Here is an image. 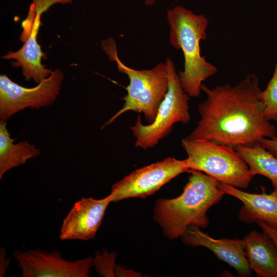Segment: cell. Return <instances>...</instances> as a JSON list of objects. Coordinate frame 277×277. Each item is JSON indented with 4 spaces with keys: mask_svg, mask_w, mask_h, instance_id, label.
I'll return each mask as SVG.
<instances>
[{
    "mask_svg": "<svg viewBox=\"0 0 277 277\" xmlns=\"http://www.w3.org/2000/svg\"><path fill=\"white\" fill-rule=\"evenodd\" d=\"M64 73L56 68L37 86L26 88L13 82L6 74L0 75V120L29 108L38 109L53 104L60 93Z\"/></svg>",
    "mask_w": 277,
    "mask_h": 277,
    "instance_id": "obj_7",
    "label": "cell"
},
{
    "mask_svg": "<svg viewBox=\"0 0 277 277\" xmlns=\"http://www.w3.org/2000/svg\"><path fill=\"white\" fill-rule=\"evenodd\" d=\"M111 201L108 196L100 200L82 197L76 202L63 219L61 240L94 239Z\"/></svg>",
    "mask_w": 277,
    "mask_h": 277,
    "instance_id": "obj_10",
    "label": "cell"
},
{
    "mask_svg": "<svg viewBox=\"0 0 277 277\" xmlns=\"http://www.w3.org/2000/svg\"><path fill=\"white\" fill-rule=\"evenodd\" d=\"M168 77V89L158 109L154 121L144 125L138 115L130 127L135 138V146L143 149L153 147L167 136L176 123L183 124L190 120L189 96L183 89L175 65L169 58L166 61Z\"/></svg>",
    "mask_w": 277,
    "mask_h": 277,
    "instance_id": "obj_6",
    "label": "cell"
},
{
    "mask_svg": "<svg viewBox=\"0 0 277 277\" xmlns=\"http://www.w3.org/2000/svg\"><path fill=\"white\" fill-rule=\"evenodd\" d=\"M101 47L109 60L115 62L119 72L127 75L129 80V85L126 87L127 93L122 98L124 101L123 106L101 129L128 111L143 113L148 124L152 123L168 89L166 63H159L153 68L147 70L133 69L121 61L113 38L103 41Z\"/></svg>",
    "mask_w": 277,
    "mask_h": 277,
    "instance_id": "obj_4",
    "label": "cell"
},
{
    "mask_svg": "<svg viewBox=\"0 0 277 277\" xmlns=\"http://www.w3.org/2000/svg\"><path fill=\"white\" fill-rule=\"evenodd\" d=\"M258 143L263 148L277 157V136L273 138H262Z\"/></svg>",
    "mask_w": 277,
    "mask_h": 277,
    "instance_id": "obj_20",
    "label": "cell"
},
{
    "mask_svg": "<svg viewBox=\"0 0 277 277\" xmlns=\"http://www.w3.org/2000/svg\"><path fill=\"white\" fill-rule=\"evenodd\" d=\"M184 243L192 246H203L210 250L219 260L234 268L239 276L252 275L247 259L243 240L227 238L216 239L203 232L199 226L191 225L181 236Z\"/></svg>",
    "mask_w": 277,
    "mask_h": 277,
    "instance_id": "obj_11",
    "label": "cell"
},
{
    "mask_svg": "<svg viewBox=\"0 0 277 277\" xmlns=\"http://www.w3.org/2000/svg\"><path fill=\"white\" fill-rule=\"evenodd\" d=\"M249 167L253 176L262 175L270 180L277 193V157L258 142L250 145L234 147Z\"/></svg>",
    "mask_w": 277,
    "mask_h": 277,
    "instance_id": "obj_16",
    "label": "cell"
},
{
    "mask_svg": "<svg viewBox=\"0 0 277 277\" xmlns=\"http://www.w3.org/2000/svg\"><path fill=\"white\" fill-rule=\"evenodd\" d=\"M167 20L170 45L183 53L184 70L178 73L181 85L190 97H197L203 82L217 72L201 54L200 42L206 38L208 20L204 14H196L180 5L167 11Z\"/></svg>",
    "mask_w": 277,
    "mask_h": 277,
    "instance_id": "obj_3",
    "label": "cell"
},
{
    "mask_svg": "<svg viewBox=\"0 0 277 277\" xmlns=\"http://www.w3.org/2000/svg\"><path fill=\"white\" fill-rule=\"evenodd\" d=\"M156 0H144L145 5L146 6H151L156 2Z\"/></svg>",
    "mask_w": 277,
    "mask_h": 277,
    "instance_id": "obj_24",
    "label": "cell"
},
{
    "mask_svg": "<svg viewBox=\"0 0 277 277\" xmlns=\"http://www.w3.org/2000/svg\"><path fill=\"white\" fill-rule=\"evenodd\" d=\"M13 255L23 277H88L93 266L91 256L68 261L58 251L49 253L41 249H17Z\"/></svg>",
    "mask_w": 277,
    "mask_h": 277,
    "instance_id": "obj_9",
    "label": "cell"
},
{
    "mask_svg": "<svg viewBox=\"0 0 277 277\" xmlns=\"http://www.w3.org/2000/svg\"><path fill=\"white\" fill-rule=\"evenodd\" d=\"M189 171L190 175L180 196L160 199L154 205L153 217L170 240L181 237L189 225L207 227V211L225 194L216 179L198 170Z\"/></svg>",
    "mask_w": 277,
    "mask_h": 277,
    "instance_id": "obj_2",
    "label": "cell"
},
{
    "mask_svg": "<svg viewBox=\"0 0 277 277\" xmlns=\"http://www.w3.org/2000/svg\"><path fill=\"white\" fill-rule=\"evenodd\" d=\"M256 223L262 228L263 232L270 236L274 240L277 245V229L270 227L266 223L261 221H257Z\"/></svg>",
    "mask_w": 277,
    "mask_h": 277,
    "instance_id": "obj_23",
    "label": "cell"
},
{
    "mask_svg": "<svg viewBox=\"0 0 277 277\" xmlns=\"http://www.w3.org/2000/svg\"><path fill=\"white\" fill-rule=\"evenodd\" d=\"M6 121H0V179L10 169L24 164L37 156L41 150L27 141L14 143Z\"/></svg>",
    "mask_w": 277,
    "mask_h": 277,
    "instance_id": "obj_15",
    "label": "cell"
},
{
    "mask_svg": "<svg viewBox=\"0 0 277 277\" xmlns=\"http://www.w3.org/2000/svg\"><path fill=\"white\" fill-rule=\"evenodd\" d=\"M116 253L112 251L109 252L104 249L101 254L99 251L96 252L93 258V266L96 272L101 276H115V261Z\"/></svg>",
    "mask_w": 277,
    "mask_h": 277,
    "instance_id": "obj_18",
    "label": "cell"
},
{
    "mask_svg": "<svg viewBox=\"0 0 277 277\" xmlns=\"http://www.w3.org/2000/svg\"><path fill=\"white\" fill-rule=\"evenodd\" d=\"M259 84L255 74L234 86L226 84L210 88L202 84L207 97L198 106L200 120L186 137L235 147L276 136L274 126L264 115Z\"/></svg>",
    "mask_w": 277,
    "mask_h": 277,
    "instance_id": "obj_1",
    "label": "cell"
},
{
    "mask_svg": "<svg viewBox=\"0 0 277 277\" xmlns=\"http://www.w3.org/2000/svg\"><path fill=\"white\" fill-rule=\"evenodd\" d=\"M189 170H195L236 188L249 187L253 176L234 147L203 139H182Z\"/></svg>",
    "mask_w": 277,
    "mask_h": 277,
    "instance_id": "obj_5",
    "label": "cell"
},
{
    "mask_svg": "<svg viewBox=\"0 0 277 277\" xmlns=\"http://www.w3.org/2000/svg\"><path fill=\"white\" fill-rule=\"evenodd\" d=\"M261 99L265 106V116L269 121L277 122V62L271 78L262 91Z\"/></svg>",
    "mask_w": 277,
    "mask_h": 277,
    "instance_id": "obj_17",
    "label": "cell"
},
{
    "mask_svg": "<svg viewBox=\"0 0 277 277\" xmlns=\"http://www.w3.org/2000/svg\"><path fill=\"white\" fill-rule=\"evenodd\" d=\"M249 265L257 276L277 277V245L268 234L256 230L243 239Z\"/></svg>",
    "mask_w": 277,
    "mask_h": 277,
    "instance_id": "obj_14",
    "label": "cell"
},
{
    "mask_svg": "<svg viewBox=\"0 0 277 277\" xmlns=\"http://www.w3.org/2000/svg\"><path fill=\"white\" fill-rule=\"evenodd\" d=\"M219 187L225 194L239 200L243 206L238 217L243 222L251 224L261 221L269 227L277 229V193H270L262 188L260 193H252L229 185L219 182Z\"/></svg>",
    "mask_w": 277,
    "mask_h": 277,
    "instance_id": "obj_12",
    "label": "cell"
},
{
    "mask_svg": "<svg viewBox=\"0 0 277 277\" xmlns=\"http://www.w3.org/2000/svg\"><path fill=\"white\" fill-rule=\"evenodd\" d=\"M42 14L36 13L32 27L23 46L16 51H10L2 56L4 60H14L11 65L21 68L26 81L33 80L36 84L48 77L52 70L42 63L44 53L37 42V36L41 25Z\"/></svg>",
    "mask_w": 277,
    "mask_h": 277,
    "instance_id": "obj_13",
    "label": "cell"
},
{
    "mask_svg": "<svg viewBox=\"0 0 277 277\" xmlns=\"http://www.w3.org/2000/svg\"><path fill=\"white\" fill-rule=\"evenodd\" d=\"M186 159L168 157L136 169L114 184L108 195L111 202L130 197L144 198L179 174L189 171Z\"/></svg>",
    "mask_w": 277,
    "mask_h": 277,
    "instance_id": "obj_8",
    "label": "cell"
},
{
    "mask_svg": "<svg viewBox=\"0 0 277 277\" xmlns=\"http://www.w3.org/2000/svg\"><path fill=\"white\" fill-rule=\"evenodd\" d=\"M114 272L115 276H141L139 272L133 270H127L118 265H115Z\"/></svg>",
    "mask_w": 277,
    "mask_h": 277,
    "instance_id": "obj_22",
    "label": "cell"
},
{
    "mask_svg": "<svg viewBox=\"0 0 277 277\" xmlns=\"http://www.w3.org/2000/svg\"><path fill=\"white\" fill-rule=\"evenodd\" d=\"M10 258H6V250L1 248L0 250V276L3 277L10 264Z\"/></svg>",
    "mask_w": 277,
    "mask_h": 277,
    "instance_id": "obj_21",
    "label": "cell"
},
{
    "mask_svg": "<svg viewBox=\"0 0 277 277\" xmlns=\"http://www.w3.org/2000/svg\"><path fill=\"white\" fill-rule=\"evenodd\" d=\"M31 6L32 7L35 13L42 14L46 11L51 6L55 4H71L72 0H32Z\"/></svg>",
    "mask_w": 277,
    "mask_h": 277,
    "instance_id": "obj_19",
    "label": "cell"
}]
</instances>
